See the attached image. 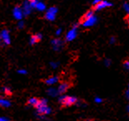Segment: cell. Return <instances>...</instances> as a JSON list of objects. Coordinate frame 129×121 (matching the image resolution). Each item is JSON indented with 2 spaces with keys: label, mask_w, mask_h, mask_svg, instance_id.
<instances>
[{
  "label": "cell",
  "mask_w": 129,
  "mask_h": 121,
  "mask_svg": "<svg viewBox=\"0 0 129 121\" xmlns=\"http://www.w3.org/2000/svg\"><path fill=\"white\" fill-rule=\"evenodd\" d=\"M59 103L62 107L67 108V107L73 106L78 103V99L74 96L70 95H63L59 98Z\"/></svg>",
  "instance_id": "6da1fadb"
},
{
  "label": "cell",
  "mask_w": 129,
  "mask_h": 121,
  "mask_svg": "<svg viewBox=\"0 0 129 121\" xmlns=\"http://www.w3.org/2000/svg\"><path fill=\"white\" fill-rule=\"evenodd\" d=\"M94 13H95V11H93L92 9L87 10L81 17L80 20H79V23L83 24V25H87V23H88L91 24V22L92 23H94L95 22Z\"/></svg>",
  "instance_id": "7a4b0ae2"
},
{
  "label": "cell",
  "mask_w": 129,
  "mask_h": 121,
  "mask_svg": "<svg viewBox=\"0 0 129 121\" xmlns=\"http://www.w3.org/2000/svg\"><path fill=\"white\" fill-rule=\"evenodd\" d=\"M36 109L38 113L41 115L48 114L51 112V109L47 104V100L45 99H40V102L38 104V105L36 107Z\"/></svg>",
  "instance_id": "3957f363"
},
{
  "label": "cell",
  "mask_w": 129,
  "mask_h": 121,
  "mask_svg": "<svg viewBox=\"0 0 129 121\" xmlns=\"http://www.w3.org/2000/svg\"><path fill=\"white\" fill-rule=\"evenodd\" d=\"M112 4L106 1H101V0H98V1H94L92 3V7L91 9L93 11H99L102 10L105 8H108L109 6H111Z\"/></svg>",
  "instance_id": "277c9868"
},
{
  "label": "cell",
  "mask_w": 129,
  "mask_h": 121,
  "mask_svg": "<svg viewBox=\"0 0 129 121\" xmlns=\"http://www.w3.org/2000/svg\"><path fill=\"white\" fill-rule=\"evenodd\" d=\"M1 42H3L4 45H9L11 42L10 34L8 30L4 29L1 32Z\"/></svg>",
  "instance_id": "5b68a950"
},
{
  "label": "cell",
  "mask_w": 129,
  "mask_h": 121,
  "mask_svg": "<svg viewBox=\"0 0 129 121\" xmlns=\"http://www.w3.org/2000/svg\"><path fill=\"white\" fill-rule=\"evenodd\" d=\"M72 86H73V84L68 83V82H62V83L59 85L58 89H57V92H58L59 94H64V93L67 92V90Z\"/></svg>",
  "instance_id": "8992f818"
},
{
  "label": "cell",
  "mask_w": 129,
  "mask_h": 121,
  "mask_svg": "<svg viewBox=\"0 0 129 121\" xmlns=\"http://www.w3.org/2000/svg\"><path fill=\"white\" fill-rule=\"evenodd\" d=\"M56 13H57L56 8H51V9H49L48 11H47V13L45 14V18L48 19V20H49V21L54 20L55 16H56Z\"/></svg>",
  "instance_id": "52a82bcc"
},
{
  "label": "cell",
  "mask_w": 129,
  "mask_h": 121,
  "mask_svg": "<svg viewBox=\"0 0 129 121\" xmlns=\"http://www.w3.org/2000/svg\"><path fill=\"white\" fill-rule=\"evenodd\" d=\"M13 15L16 19L18 20H20V19L23 18V9L19 7H16L14 8V9L13 11Z\"/></svg>",
  "instance_id": "ba28073f"
},
{
  "label": "cell",
  "mask_w": 129,
  "mask_h": 121,
  "mask_svg": "<svg viewBox=\"0 0 129 121\" xmlns=\"http://www.w3.org/2000/svg\"><path fill=\"white\" fill-rule=\"evenodd\" d=\"M23 14L25 15H28L30 13L32 10V7L30 6V4L29 2H24L23 3Z\"/></svg>",
  "instance_id": "9c48e42d"
},
{
  "label": "cell",
  "mask_w": 129,
  "mask_h": 121,
  "mask_svg": "<svg viewBox=\"0 0 129 121\" xmlns=\"http://www.w3.org/2000/svg\"><path fill=\"white\" fill-rule=\"evenodd\" d=\"M41 39H42V35H41L40 33H37L35 34L34 36H32L31 38H30V44L31 45H34V44L38 42L39 41H41Z\"/></svg>",
  "instance_id": "30bf717a"
},
{
  "label": "cell",
  "mask_w": 129,
  "mask_h": 121,
  "mask_svg": "<svg viewBox=\"0 0 129 121\" xmlns=\"http://www.w3.org/2000/svg\"><path fill=\"white\" fill-rule=\"evenodd\" d=\"M39 102H40L39 99H38L36 97H32L28 100V104L30 106H33V107H35V108H36V107L38 105V104H39Z\"/></svg>",
  "instance_id": "8fae6325"
},
{
  "label": "cell",
  "mask_w": 129,
  "mask_h": 121,
  "mask_svg": "<svg viewBox=\"0 0 129 121\" xmlns=\"http://www.w3.org/2000/svg\"><path fill=\"white\" fill-rule=\"evenodd\" d=\"M58 81V77L57 76H53V77H49L48 79H47L45 82L47 85H49V86H51V85H53L55 84L56 82Z\"/></svg>",
  "instance_id": "7c38bea8"
},
{
  "label": "cell",
  "mask_w": 129,
  "mask_h": 121,
  "mask_svg": "<svg viewBox=\"0 0 129 121\" xmlns=\"http://www.w3.org/2000/svg\"><path fill=\"white\" fill-rule=\"evenodd\" d=\"M10 101L6 100V99H0V107H4V108H7V107L10 106Z\"/></svg>",
  "instance_id": "4fadbf2b"
},
{
  "label": "cell",
  "mask_w": 129,
  "mask_h": 121,
  "mask_svg": "<svg viewBox=\"0 0 129 121\" xmlns=\"http://www.w3.org/2000/svg\"><path fill=\"white\" fill-rule=\"evenodd\" d=\"M45 8H46V5L43 4V3L42 2H38V4H37V6H36V9L38 10H39V11H43L45 9Z\"/></svg>",
  "instance_id": "5bb4252c"
},
{
  "label": "cell",
  "mask_w": 129,
  "mask_h": 121,
  "mask_svg": "<svg viewBox=\"0 0 129 121\" xmlns=\"http://www.w3.org/2000/svg\"><path fill=\"white\" fill-rule=\"evenodd\" d=\"M122 66L125 69L129 71V59H126L124 60H122Z\"/></svg>",
  "instance_id": "9a60e30c"
},
{
  "label": "cell",
  "mask_w": 129,
  "mask_h": 121,
  "mask_svg": "<svg viewBox=\"0 0 129 121\" xmlns=\"http://www.w3.org/2000/svg\"><path fill=\"white\" fill-rule=\"evenodd\" d=\"M29 4H30V6H31L32 8H36L37 4H38V1L33 0V1H29Z\"/></svg>",
  "instance_id": "2e32d148"
},
{
  "label": "cell",
  "mask_w": 129,
  "mask_h": 121,
  "mask_svg": "<svg viewBox=\"0 0 129 121\" xmlns=\"http://www.w3.org/2000/svg\"><path fill=\"white\" fill-rule=\"evenodd\" d=\"M124 21L126 22V23H127V24L128 27H129V13L124 17Z\"/></svg>",
  "instance_id": "e0dca14e"
},
{
  "label": "cell",
  "mask_w": 129,
  "mask_h": 121,
  "mask_svg": "<svg viewBox=\"0 0 129 121\" xmlns=\"http://www.w3.org/2000/svg\"><path fill=\"white\" fill-rule=\"evenodd\" d=\"M3 90H4V91L5 93H7V94H10V92H11V91H10V89H9V88H8V87H4Z\"/></svg>",
  "instance_id": "ac0fdd59"
},
{
  "label": "cell",
  "mask_w": 129,
  "mask_h": 121,
  "mask_svg": "<svg viewBox=\"0 0 129 121\" xmlns=\"http://www.w3.org/2000/svg\"><path fill=\"white\" fill-rule=\"evenodd\" d=\"M0 121H9V119L7 117L4 116H0Z\"/></svg>",
  "instance_id": "d6986e66"
},
{
  "label": "cell",
  "mask_w": 129,
  "mask_h": 121,
  "mask_svg": "<svg viewBox=\"0 0 129 121\" xmlns=\"http://www.w3.org/2000/svg\"><path fill=\"white\" fill-rule=\"evenodd\" d=\"M23 26H24V24H23V22H19V23H18V28H23Z\"/></svg>",
  "instance_id": "ffe728a7"
},
{
  "label": "cell",
  "mask_w": 129,
  "mask_h": 121,
  "mask_svg": "<svg viewBox=\"0 0 129 121\" xmlns=\"http://www.w3.org/2000/svg\"><path fill=\"white\" fill-rule=\"evenodd\" d=\"M18 72L19 74H22V75H24V74H26L27 73V71L25 70H18Z\"/></svg>",
  "instance_id": "44dd1931"
},
{
  "label": "cell",
  "mask_w": 129,
  "mask_h": 121,
  "mask_svg": "<svg viewBox=\"0 0 129 121\" xmlns=\"http://www.w3.org/2000/svg\"><path fill=\"white\" fill-rule=\"evenodd\" d=\"M86 121H94V120H93V119H87Z\"/></svg>",
  "instance_id": "7402d4cb"
},
{
  "label": "cell",
  "mask_w": 129,
  "mask_h": 121,
  "mask_svg": "<svg viewBox=\"0 0 129 121\" xmlns=\"http://www.w3.org/2000/svg\"><path fill=\"white\" fill-rule=\"evenodd\" d=\"M1 41H2L1 40V32H0V42H1Z\"/></svg>",
  "instance_id": "603a6c76"
}]
</instances>
